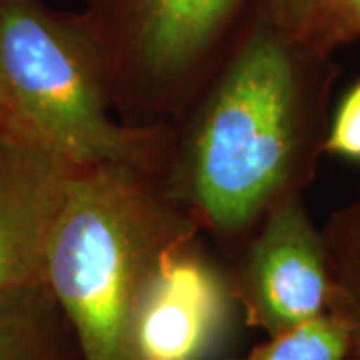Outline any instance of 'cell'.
Here are the masks:
<instances>
[{
    "mask_svg": "<svg viewBox=\"0 0 360 360\" xmlns=\"http://www.w3.org/2000/svg\"><path fill=\"white\" fill-rule=\"evenodd\" d=\"M348 328L333 310L269 336L238 360H347Z\"/></svg>",
    "mask_w": 360,
    "mask_h": 360,
    "instance_id": "10",
    "label": "cell"
},
{
    "mask_svg": "<svg viewBox=\"0 0 360 360\" xmlns=\"http://www.w3.org/2000/svg\"><path fill=\"white\" fill-rule=\"evenodd\" d=\"M257 13L270 20L290 39L314 51L324 49V18L328 0H252Z\"/></svg>",
    "mask_w": 360,
    "mask_h": 360,
    "instance_id": "11",
    "label": "cell"
},
{
    "mask_svg": "<svg viewBox=\"0 0 360 360\" xmlns=\"http://www.w3.org/2000/svg\"><path fill=\"white\" fill-rule=\"evenodd\" d=\"M60 321L44 283L0 295V360H70Z\"/></svg>",
    "mask_w": 360,
    "mask_h": 360,
    "instance_id": "8",
    "label": "cell"
},
{
    "mask_svg": "<svg viewBox=\"0 0 360 360\" xmlns=\"http://www.w3.org/2000/svg\"><path fill=\"white\" fill-rule=\"evenodd\" d=\"M77 172L51 148L0 120V295L44 283L52 226Z\"/></svg>",
    "mask_w": 360,
    "mask_h": 360,
    "instance_id": "7",
    "label": "cell"
},
{
    "mask_svg": "<svg viewBox=\"0 0 360 360\" xmlns=\"http://www.w3.org/2000/svg\"><path fill=\"white\" fill-rule=\"evenodd\" d=\"M322 234L333 278L330 310L348 328L347 360H360V200L338 210Z\"/></svg>",
    "mask_w": 360,
    "mask_h": 360,
    "instance_id": "9",
    "label": "cell"
},
{
    "mask_svg": "<svg viewBox=\"0 0 360 360\" xmlns=\"http://www.w3.org/2000/svg\"><path fill=\"white\" fill-rule=\"evenodd\" d=\"M248 0H96L112 106L165 112L182 103Z\"/></svg>",
    "mask_w": 360,
    "mask_h": 360,
    "instance_id": "4",
    "label": "cell"
},
{
    "mask_svg": "<svg viewBox=\"0 0 360 360\" xmlns=\"http://www.w3.org/2000/svg\"><path fill=\"white\" fill-rule=\"evenodd\" d=\"M335 68L257 13L212 80L168 191L198 224L234 236L298 194L324 150Z\"/></svg>",
    "mask_w": 360,
    "mask_h": 360,
    "instance_id": "1",
    "label": "cell"
},
{
    "mask_svg": "<svg viewBox=\"0 0 360 360\" xmlns=\"http://www.w3.org/2000/svg\"><path fill=\"white\" fill-rule=\"evenodd\" d=\"M231 284L246 322L269 336L330 310L333 281L324 236L298 194L270 208Z\"/></svg>",
    "mask_w": 360,
    "mask_h": 360,
    "instance_id": "5",
    "label": "cell"
},
{
    "mask_svg": "<svg viewBox=\"0 0 360 360\" xmlns=\"http://www.w3.org/2000/svg\"><path fill=\"white\" fill-rule=\"evenodd\" d=\"M324 150L347 158H360V82L348 90L338 106L326 132Z\"/></svg>",
    "mask_w": 360,
    "mask_h": 360,
    "instance_id": "12",
    "label": "cell"
},
{
    "mask_svg": "<svg viewBox=\"0 0 360 360\" xmlns=\"http://www.w3.org/2000/svg\"><path fill=\"white\" fill-rule=\"evenodd\" d=\"M130 165L82 168L52 226L44 283L77 342L80 360H136V314L170 246L198 222L158 182Z\"/></svg>",
    "mask_w": 360,
    "mask_h": 360,
    "instance_id": "2",
    "label": "cell"
},
{
    "mask_svg": "<svg viewBox=\"0 0 360 360\" xmlns=\"http://www.w3.org/2000/svg\"><path fill=\"white\" fill-rule=\"evenodd\" d=\"M103 42L86 16L42 0H0V120L78 170L103 165L162 172L160 127L116 122Z\"/></svg>",
    "mask_w": 360,
    "mask_h": 360,
    "instance_id": "3",
    "label": "cell"
},
{
    "mask_svg": "<svg viewBox=\"0 0 360 360\" xmlns=\"http://www.w3.org/2000/svg\"><path fill=\"white\" fill-rule=\"evenodd\" d=\"M231 281L202 255L196 236L160 257L136 314V360H202L231 319Z\"/></svg>",
    "mask_w": 360,
    "mask_h": 360,
    "instance_id": "6",
    "label": "cell"
}]
</instances>
